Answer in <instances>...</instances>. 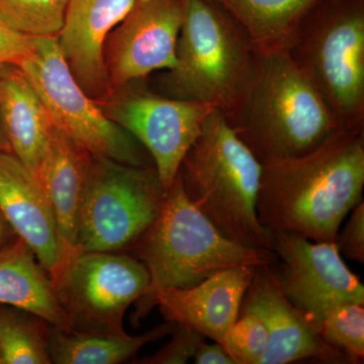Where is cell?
<instances>
[{"label": "cell", "instance_id": "cell-1", "mask_svg": "<svg viewBox=\"0 0 364 364\" xmlns=\"http://www.w3.org/2000/svg\"><path fill=\"white\" fill-rule=\"evenodd\" d=\"M256 212L268 232L336 242L345 218L363 200L364 142L342 127L314 149L261 163Z\"/></svg>", "mask_w": 364, "mask_h": 364}, {"label": "cell", "instance_id": "cell-2", "mask_svg": "<svg viewBox=\"0 0 364 364\" xmlns=\"http://www.w3.org/2000/svg\"><path fill=\"white\" fill-rule=\"evenodd\" d=\"M255 51L252 71L230 122L261 163L299 156L342 128L291 50Z\"/></svg>", "mask_w": 364, "mask_h": 364}, {"label": "cell", "instance_id": "cell-3", "mask_svg": "<svg viewBox=\"0 0 364 364\" xmlns=\"http://www.w3.org/2000/svg\"><path fill=\"white\" fill-rule=\"evenodd\" d=\"M262 164L221 109H215L182 160L188 200L229 240L272 249V235L256 212Z\"/></svg>", "mask_w": 364, "mask_h": 364}, {"label": "cell", "instance_id": "cell-4", "mask_svg": "<svg viewBox=\"0 0 364 364\" xmlns=\"http://www.w3.org/2000/svg\"><path fill=\"white\" fill-rule=\"evenodd\" d=\"M132 247L150 275L136 318L150 312L159 289L191 287L223 270L272 265L277 260L273 250L247 247L220 233L188 200L179 174L156 220Z\"/></svg>", "mask_w": 364, "mask_h": 364}, {"label": "cell", "instance_id": "cell-5", "mask_svg": "<svg viewBox=\"0 0 364 364\" xmlns=\"http://www.w3.org/2000/svg\"><path fill=\"white\" fill-rule=\"evenodd\" d=\"M176 65L164 85L172 97L235 114L252 71L250 41L210 0H182Z\"/></svg>", "mask_w": 364, "mask_h": 364}, {"label": "cell", "instance_id": "cell-6", "mask_svg": "<svg viewBox=\"0 0 364 364\" xmlns=\"http://www.w3.org/2000/svg\"><path fill=\"white\" fill-rule=\"evenodd\" d=\"M166 196L155 168L91 156L76 253L132 247L156 220Z\"/></svg>", "mask_w": 364, "mask_h": 364}, {"label": "cell", "instance_id": "cell-7", "mask_svg": "<svg viewBox=\"0 0 364 364\" xmlns=\"http://www.w3.org/2000/svg\"><path fill=\"white\" fill-rule=\"evenodd\" d=\"M55 128L91 156L144 166L141 144L112 122L74 77L57 37L32 38V51L20 65Z\"/></svg>", "mask_w": 364, "mask_h": 364}, {"label": "cell", "instance_id": "cell-8", "mask_svg": "<svg viewBox=\"0 0 364 364\" xmlns=\"http://www.w3.org/2000/svg\"><path fill=\"white\" fill-rule=\"evenodd\" d=\"M150 275L143 262L117 252H78L67 262L56 291L68 329L124 333V314L147 293Z\"/></svg>", "mask_w": 364, "mask_h": 364}, {"label": "cell", "instance_id": "cell-9", "mask_svg": "<svg viewBox=\"0 0 364 364\" xmlns=\"http://www.w3.org/2000/svg\"><path fill=\"white\" fill-rule=\"evenodd\" d=\"M277 260L273 274L287 299L318 331L339 304H364V287L349 269L336 242H317L291 232H270Z\"/></svg>", "mask_w": 364, "mask_h": 364}, {"label": "cell", "instance_id": "cell-10", "mask_svg": "<svg viewBox=\"0 0 364 364\" xmlns=\"http://www.w3.org/2000/svg\"><path fill=\"white\" fill-rule=\"evenodd\" d=\"M98 105L107 117L148 151L166 193L178 176L182 160L202 133L208 117L217 109L208 102L142 91L127 93Z\"/></svg>", "mask_w": 364, "mask_h": 364}, {"label": "cell", "instance_id": "cell-11", "mask_svg": "<svg viewBox=\"0 0 364 364\" xmlns=\"http://www.w3.org/2000/svg\"><path fill=\"white\" fill-rule=\"evenodd\" d=\"M182 21V0H135L105 44L111 90L155 71L171 70Z\"/></svg>", "mask_w": 364, "mask_h": 364}, {"label": "cell", "instance_id": "cell-12", "mask_svg": "<svg viewBox=\"0 0 364 364\" xmlns=\"http://www.w3.org/2000/svg\"><path fill=\"white\" fill-rule=\"evenodd\" d=\"M306 69L341 126L355 128L364 107L363 11L342 14L321 30Z\"/></svg>", "mask_w": 364, "mask_h": 364}, {"label": "cell", "instance_id": "cell-13", "mask_svg": "<svg viewBox=\"0 0 364 364\" xmlns=\"http://www.w3.org/2000/svg\"><path fill=\"white\" fill-rule=\"evenodd\" d=\"M0 213L35 254L56 289L68 256L54 213L37 178L9 151H0Z\"/></svg>", "mask_w": 364, "mask_h": 364}, {"label": "cell", "instance_id": "cell-14", "mask_svg": "<svg viewBox=\"0 0 364 364\" xmlns=\"http://www.w3.org/2000/svg\"><path fill=\"white\" fill-rule=\"evenodd\" d=\"M240 311L256 314L267 327V349L260 364H287L306 359L350 363L342 352L326 343L320 332L287 299L272 265L256 268Z\"/></svg>", "mask_w": 364, "mask_h": 364}, {"label": "cell", "instance_id": "cell-15", "mask_svg": "<svg viewBox=\"0 0 364 364\" xmlns=\"http://www.w3.org/2000/svg\"><path fill=\"white\" fill-rule=\"evenodd\" d=\"M256 268H230L193 287L159 289L153 296V305L159 306L167 322L195 330L223 344L238 318Z\"/></svg>", "mask_w": 364, "mask_h": 364}, {"label": "cell", "instance_id": "cell-16", "mask_svg": "<svg viewBox=\"0 0 364 364\" xmlns=\"http://www.w3.org/2000/svg\"><path fill=\"white\" fill-rule=\"evenodd\" d=\"M135 0H70L57 36L74 77L91 98L111 91L105 48L112 31L126 18Z\"/></svg>", "mask_w": 364, "mask_h": 364}, {"label": "cell", "instance_id": "cell-17", "mask_svg": "<svg viewBox=\"0 0 364 364\" xmlns=\"http://www.w3.org/2000/svg\"><path fill=\"white\" fill-rule=\"evenodd\" d=\"M91 155L53 128L37 178L51 205L68 261L76 253L79 213Z\"/></svg>", "mask_w": 364, "mask_h": 364}, {"label": "cell", "instance_id": "cell-18", "mask_svg": "<svg viewBox=\"0 0 364 364\" xmlns=\"http://www.w3.org/2000/svg\"><path fill=\"white\" fill-rule=\"evenodd\" d=\"M0 109L11 153L37 176L54 124L20 66L0 65Z\"/></svg>", "mask_w": 364, "mask_h": 364}, {"label": "cell", "instance_id": "cell-19", "mask_svg": "<svg viewBox=\"0 0 364 364\" xmlns=\"http://www.w3.org/2000/svg\"><path fill=\"white\" fill-rule=\"evenodd\" d=\"M0 305L37 316L51 327L69 328L52 280L20 238L0 249Z\"/></svg>", "mask_w": 364, "mask_h": 364}, {"label": "cell", "instance_id": "cell-20", "mask_svg": "<svg viewBox=\"0 0 364 364\" xmlns=\"http://www.w3.org/2000/svg\"><path fill=\"white\" fill-rule=\"evenodd\" d=\"M241 26L256 51L291 50L301 18L317 0H210Z\"/></svg>", "mask_w": 364, "mask_h": 364}, {"label": "cell", "instance_id": "cell-21", "mask_svg": "<svg viewBox=\"0 0 364 364\" xmlns=\"http://www.w3.org/2000/svg\"><path fill=\"white\" fill-rule=\"evenodd\" d=\"M167 322L136 336L128 333H102L60 329L49 333V352L52 363L117 364L133 358L145 345L157 341L176 330Z\"/></svg>", "mask_w": 364, "mask_h": 364}, {"label": "cell", "instance_id": "cell-22", "mask_svg": "<svg viewBox=\"0 0 364 364\" xmlns=\"http://www.w3.org/2000/svg\"><path fill=\"white\" fill-rule=\"evenodd\" d=\"M45 321L18 309H0V358L2 364L52 363L50 329Z\"/></svg>", "mask_w": 364, "mask_h": 364}, {"label": "cell", "instance_id": "cell-23", "mask_svg": "<svg viewBox=\"0 0 364 364\" xmlns=\"http://www.w3.org/2000/svg\"><path fill=\"white\" fill-rule=\"evenodd\" d=\"M70 0H0V18L28 38L57 37Z\"/></svg>", "mask_w": 364, "mask_h": 364}, {"label": "cell", "instance_id": "cell-24", "mask_svg": "<svg viewBox=\"0 0 364 364\" xmlns=\"http://www.w3.org/2000/svg\"><path fill=\"white\" fill-rule=\"evenodd\" d=\"M364 304H339L325 314L318 332L326 343L337 349L350 363L364 359Z\"/></svg>", "mask_w": 364, "mask_h": 364}, {"label": "cell", "instance_id": "cell-25", "mask_svg": "<svg viewBox=\"0 0 364 364\" xmlns=\"http://www.w3.org/2000/svg\"><path fill=\"white\" fill-rule=\"evenodd\" d=\"M267 329L256 314L239 311L223 346L236 364H260L267 352Z\"/></svg>", "mask_w": 364, "mask_h": 364}, {"label": "cell", "instance_id": "cell-26", "mask_svg": "<svg viewBox=\"0 0 364 364\" xmlns=\"http://www.w3.org/2000/svg\"><path fill=\"white\" fill-rule=\"evenodd\" d=\"M205 337L195 330L176 325L172 332V338L153 355L142 358L138 363L143 364H184L193 358L198 345Z\"/></svg>", "mask_w": 364, "mask_h": 364}, {"label": "cell", "instance_id": "cell-27", "mask_svg": "<svg viewBox=\"0 0 364 364\" xmlns=\"http://www.w3.org/2000/svg\"><path fill=\"white\" fill-rule=\"evenodd\" d=\"M350 217L341 233L337 235L336 245L342 256L364 263V203L359 202L351 210Z\"/></svg>", "mask_w": 364, "mask_h": 364}, {"label": "cell", "instance_id": "cell-28", "mask_svg": "<svg viewBox=\"0 0 364 364\" xmlns=\"http://www.w3.org/2000/svg\"><path fill=\"white\" fill-rule=\"evenodd\" d=\"M32 51V38L16 32L0 18V65L20 66Z\"/></svg>", "mask_w": 364, "mask_h": 364}, {"label": "cell", "instance_id": "cell-29", "mask_svg": "<svg viewBox=\"0 0 364 364\" xmlns=\"http://www.w3.org/2000/svg\"><path fill=\"white\" fill-rule=\"evenodd\" d=\"M193 360L196 364H236L222 344H207L205 340L198 345Z\"/></svg>", "mask_w": 364, "mask_h": 364}, {"label": "cell", "instance_id": "cell-30", "mask_svg": "<svg viewBox=\"0 0 364 364\" xmlns=\"http://www.w3.org/2000/svg\"><path fill=\"white\" fill-rule=\"evenodd\" d=\"M0 151H9V152H11L9 140H7L6 130H4V121H2L1 109H0Z\"/></svg>", "mask_w": 364, "mask_h": 364}, {"label": "cell", "instance_id": "cell-31", "mask_svg": "<svg viewBox=\"0 0 364 364\" xmlns=\"http://www.w3.org/2000/svg\"><path fill=\"white\" fill-rule=\"evenodd\" d=\"M4 237H6V228H4V221L0 217V244L4 241Z\"/></svg>", "mask_w": 364, "mask_h": 364}, {"label": "cell", "instance_id": "cell-32", "mask_svg": "<svg viewBox=\"0 0 364 364\" xmlns=\"http://www.w3.org/2000/svg\"><path fill=\"white\" fill-rule=\"evenodd\" d=\"M0 364H2L1 358H0Z\"/></svg>", "mask_w": 364, "mask_h": 364}]
</instances>
